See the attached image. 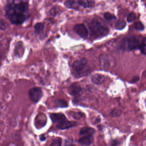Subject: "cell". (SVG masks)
Returning a JSON list of instances; mask_svg holds the SVG:
<instances>
[{"mask_svg":"<svg viewBox=\"0 0 146 146\" xmlns=\"http://www.w3.org/2000/svg\"><path fill=\"white\" fill-rule=\"evenodd\" d=\"M8 28V24L3 19H0V30L1 31L6 30Z\"/></svg>","mask_w":146,"mask_h":146,"instance_id":"44dd1931","label":"cell"},{"mask_svg":"<svg viewBox=\"0 0 146 146\" xmlns=\"http://www.w3.org/2000/svg\"><path fill=\"white\" fill-rule=\"evenodd\" d=\"M62 145V139L60 137H57L52 140L50 146H60Z\"/></svg>","mask_w":146,"mask_h":146,"instance_id":"ffe728a7","label":"cell"},{"mask_svg":"<svg viewBox=\"0 0 146 146\" xmlns=\"http://www.w3.org/2000/svg\"><path fill=\"white\" fill-rule=\"evenodd\" d=\"M100 65L102 68L110 69L116 65V60L113 56L107 54H101L99 57Z\"/></svg>","mask_w":146,"mask_h":146,"instance_id":"8992f818","label":"cell"},{"mask_svg":"<svg viewBox=\"0 0 146 146\" xmlns=\"http://www.w3.org/2000/svg\"><path fill=\"white\" fill-rule=\"evenodd\" d=\"M88 26L91 35L95 38L104 37L109 33L108 28L96 18L93 19Z\"/></svg>","mask_w":146,"mask_h":146,"instance_id":"7a4b0ae2","label":"cell"},{"mask_svg":"<svg viewBox=\"0 0 146 146\" xmlns=\"http://www.w3.org/2000/svg\"><path fill=\"white\" fill-rule=\"evenodd\" d=\"M135 28L137 30L143 31L144 30V26L140 21H137L135 24Z\"/></svg>","mask_w":146,"mask_h":146,"instance_id":"7402d4cb","label":"cell"},{"mask_svg":"<svg viewBox=\"0 0 146 146\" xmlns=\"http://www.w3.org/2000/svg\"><path fill=\"white\" fill-rule=\"evenodd\" d=\"M146 39L143 40L140 46L139 49L141 53L144 55H146Z\"/></svg>","mask_w":146,"mask_h":146,"instance_id":"cb8c5ba5","label":"cell"},{"mask_svg":"<svg viewBox=\"0 0 146 146\" xmlns=\"http://www.w3.org/2000/svg\"><path fill=\"white\" fill-rule=\"evenodd\" d=\"M78 143L84 146L90 145L94 142V137L93 135L84 136L79 138L78 141Z\"/></svg>","mask_w":146,"mask_h":146,"instance_id":"7c38bea8","label":"cell"},{"mask_svg":"<svg viewBox=\"0 0 146 146\" xmlns=\"http://www.w3.org/2000/svg\"><path fill=\"white\" fill-rule=\"evenodd\" d=\"M105 76L100 74H94L91 78V82L96 85H100L105 81Z\"/></svg>","mask_w":146,"mask_h":146,"instance_id":"8fae6325","label":"cell"},{"mask_svg":"<svg viewBox=\"0 0 146 146\" xmlns=\"http://www.w3.org/2000/svg\"><path fill=\"white\" fill-rule=\"evenodd\" d=\"M139 80V77L138 76H135V77L132 78L131 81V83H135L137 82Z\"/></svg>","mask_w":146,"mask_h":146,"instance_id":"83f0119b","label":"cell"},{"mask_svg":"<svg viewBox=\"0 0 146 146\" xmlns=\"http://www.w3.org/2000/svg\"><path fill=\"white\" fill-rule=\"evenodd\" d=\"M82 88L77 84H72L70 87V94L75 97L80 96L82 93Z\"/></svg>","mask_w":146,"mask_h":146,"instance_id":"30bf717a","label":"cell"},{"mask_svg":"<svg viewBox=\"0 0 146 146\" xmlns=\"http://www.w3.org/2000/svg\"><path fill=\"white\" fill-rule=\"evenodd\" d=\"M84 116V114L82 113L76 112L74 113L73 117L76 119H79L82 118Z\"/></svg>","mask_w":146,"mask_h":146,"instance_id":"484cf974","label":"cell"},{"mask_svg":"<svg viewBox=\"0 0 146 146\" xmlns=\"http://www.w3.org/2000/svg\"><path fill=\"white\" fill-rule=\"evenodd\" d=\"M104 18L108 21H111V20H115L117 19L116 17L113 14L109 12L106 13L104 15Z\"/></svg>","mask_w":146,"mask_h":146,"instance_id":"d6986e66","label":"cell"},{"mask_svg":"<svg viewBox=\"0 0 146 146\" xmlns=\"http://www.w3.org/2000/svg\"><path fill=\"white\" fill-rule=\"evenodd\" d=\"M126 26V23L124 20H119L117 21L115 24V29L117 30L123 29Z\"/></svg>","mask_w":146,"mask_h":146,"instance_id":"e0dca14e","label":"cell"},{"mask_svg":"<svg viewBox=\"0 0 146 146\" xmlns=\"http://www.w3.org/2000/svg\"><path fill=\"white\" fill-rule=\"evenodd\" d=\"M39 138L40 141L42 142L45 141L47 139L46 136L45 135H43V134L40 135L39 136Z\"/></svg>","mask_w":146,"mask_h":146,"instance_id":"4316f807","label":"cell"},{"mask_svg":"<svg viewBox=\"0 0 146 146\" xmlns=\"http://www.w3.org/2000/svg\"><path fill=\"white\" fill-rule=\"evenodd\" d=\"M25 49L23 44L22 41H19L16 44L14 50V55L17 58H22L24 54Z\"/></svg>","mask_w":146,"mask_h":146,"instance_id":"9c48e42d","label":"cell"},{"mask_svg":"<svg viewBox=\"0 0 146 146\" xmlns=\"http://www.w3.org/2000/svg\"><path fill=\"white\" fill-rule=\"evenodd\" d=\"M136 19V14L134 12H131L127 16V20L128 23H131Z\"/></svg>","mask_w":146,"mask_h":146,"instance_id":"603a6c76","label":"cell"},{"mask_svg":"<svg viewBox=\"0 0 146 146\" xmlns=\"http://www.w3.org/2000/svg\"><path fill=\"white\" fill-rule=\"evenodd\" d=\"M49 117L53 123L59 129H66L77 125L76 123L67 120L65 116L62 113H51Z\"/></svg>","mask_w":146,"mask_h":146,"instance_id":"3957f363","label":"cell"},{"mask_svg":"<svg viewBox=\"0 0 146 146\" xmlns=\"http://www.w3.org/2000/svg\"><path fill=\"white\" fill-rule=\"evenodd\" d=\"M101 119L100 118H96V119L95 121V123H99V122L100 121Z\"/></svg>","mask_w":146,"mask_h":146,"instance_id":"f546056e","label":"cell"},{"mask_svg":"<svg viewBox=\"0 0 146 146\" xmlns=\"http://www.w3.org/2000/svg\"><path fill=\"white\" fill-rule=\"evenodd\" d=\"M95 132V130L93 128L89 127H84L82 128L80 130V136L93 135Z\"/></svg>","mask_w":146,"mask_h":146,"instance_id":"5bb4252c","label":"cell"},{"mask_svg":"<svg viewBox=\"0 0 146 146\" xmlns=\"http://www.w3.org/2000/svg\"><path fill=\"white\" fill-rule=\"evenodd\" d=\"M75 32L83 38H87L88 35V31L85 25L83 24H77L74 27Z\"/></svg>","mask_w":146,"mask_h":146,"instance_id":"ba28073f","label":"cell"},{"mask_svg":"<svg viewBox=\"0 0 146 146\" xmlns=\"http://www.w3.org/2000/svg\"><path fill=\"white\" fill-rule=\"evenodd\" d=\"M45 25L43 23H37L34 26L35 33L36 35L39 36H42L43 35Z\"/></svg>","mask_w":146,"mask_h":146,"instance_id":"4fadbf2b","label":"cell"},{"mask_svg":"<svg viewBox=\"0 0 146 146\" xmlns=\"http://www.w3.org/2000/svg\"><path fill=\"white\" fill-rule=\"evenodd\" d=\"M64 5L66 7L70 9H76L78 7V4L75 1L72 0H69L66 1Z\"/></svg>","mask_w":146,"mask_h":146,"instance_id":"2e32d148","label":"cell"},{"mask_svg":"<svg viewBox=\"0 0 146 146\" xmlns=\"http://www.w3.org/2000/svg\"><path fill=\"white\" fill-rule=\"evenodd\" d=\"M72 68L75 74L78 77L87 76L90 72L89 67L88 65V60L85 58H82L74 61Z\"/></svg>","mask_w":146,"mask_h":146,"instance_id":"5b68a950","label":"cell"},{"mask_svg":"<svg viewBox=\"0 0 146 146\" xmlns=\"http://www.w3.org/2000/svg\"><path fill=\"white\" fill-rule=\"evenodd\" d=\"M29 96L31 101L36 104L38 103L43 97V91L40 87H34L29 90Z\"/></svg>","mask_w":146,"mask_h":146,"instance_id":"52a82bcc","label":"cell"},{"mask_svg":"<svg viewBox=\"0 0 146 146\" xmlns=\"http://www.w3.org/2000/svg\"><path fill=\"white\" fill-rule=\"evenodd\" d=\"M0 54H1V52H0Z\"/></svg>","mask_w":146,"mask_h":146,"instance_id":"4dcf8cb0","label":"cell"},{"mask_svg":"<svg viewBox=\"0 0 146 146\" xmlns=\"http://www.w3.org/2000/svg\"><path fill=\"white\" fill-rule=\"evenodd\" d=\"M55 103L58 107L61 108H65L68 106V103L66 101L60 99H56L55 100Z\"/></svg>","mask_w":146,"mask_h":146,"instance_id":"ac0fdd59","label":"cell"},{"mask_svg":"<svg viewBox=\"0 0 146 146\" xmlns=\"http://www.w3.org/2000/svg\"><path fill=\"white\" fill-rule=\"evenodd\" d=\"M29 4L27 1L9 2L5 6V15L12 24L21 25L29 18Z\"/></svg>","mask_w":146,"mask_h":146,"instance_id":"6da1fadb","label":"cell"},{"mask_svg":"<svg viewBox=\"0 0 146 146\" xmlns=\"http://www.w3.org/2000/svg\"><path fill=\"white\" fill-rule=\"evenodd\" d=\"M120 114V112H119V110H117V109H113L111 111V116L113 117H118Z\"/></svg>","mask_w":146,"mask_h":146,"instance_id":"d4e9b609","label":"cell"},{"mask_svg":"<svg viewBox=\"0 0 146 146\" xmlns=\"http://www.w3.org/2000/svg\"><path fill=\"white\" fill-rule=\"evenodd\" d=\"M78 4L83 7L88 8L92 6L94 3L90 2L89 0H78Z\"/></svg>","mask_w":146,"mask_h":146,"instance_id":"9a60e30c","label":"cell"},{"mask_svg":"<svg viewBox=\"0 0 146 146\" xmlns=\"http://www.w3.org/2000/svg\"><path fill=\"white\" fill-rule=\"evenodd\" d=\"M111 145H112V146H116V145H118L119 144V141L116 140H113L111 142Z\"/></svg>","mask_w":146,"mask_h":146,"instance_id":"f1b7e54d","label":"cell"},{"mask_svg":"<svg viewBox=\"0 0 146 146\" xmlns=\"http://www.w3.org/2000/svg\"><path fill=\"white\" fill-rule=\"evenodd\" d=\"M145 39V38L143 39L138 36H131L123 40L121 43V48L127 51L139 49L140 46Z\"/></svg>","mask_w":146,"mask_h":146,"instance_id":"277c9868","label":"cell"}]
</instances>
